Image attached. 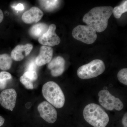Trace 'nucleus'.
<instances>
[{
	"instance_id": "f257e3e1",
	"label": "nucleus",
	"mask_w": 127,
	"mask_h": 127,
	"mask_svg": "<svg viewBox=\"0 0 127 127\" xmlns=\"http://www.w3.org/2000/svg\"><path fill=\"white\" fill-rule=\"evenodd\" d=\"M113 10V7L110 6L94 7L84 15L83 21L96 32H102L107 27Z\"/></svg>"
},
{
	"instance_id": "f03ea898",
	"label": "nucleus",
	"mask_w": 127,
	"mask_h": 127,
	"mask_svg": "<svg viewBox=\"0 0 127 127\" xmlns=\"http://www.w3.org/2000/svg\"><path fill=\"white\" fill-rule=\"evenodd\" d=\"M83 115L87 122L94 127H106L109 122L107 114L95 103L87 105L83 110Z\"/></svg>"
},
{
	"instance_id": "7ed1b4c3",
	"label": "nucleus",
	"mask_w": 127,
	"mask_h": 127,
	"mask_svg": "<svg viewBox=\"0 0 127 127\" xmlns=\"http://www.w3.org/2000/svg\"><path fill=\"white\" fill-rule=\"evenodd\" d=\"M42 93L44 98L53 106L57 108L63 107L65 98L59 85L53 81H49L43 85Z\"/></svg>"
},
{
	"instance_id": "20e7f679",
	"label": "nucleus",
	"mask_w": 127,
	"mask_h": 127,
	"mask_svg": "<svg viewBox=\"0 0 127 127\" xmlns=\"http://www.w3.org/2000/svg\"><path fill=\"white\" fill-rule=\"evenodd\" d=\"M105 68V64L103 61L95 59L80 66L77 70V75L81 79H91L102 74Z\"/></svg>"
},
{
	"instance_id": "39448f33",
	"label": "nucleus",
	"mask_w": 127,
	"mask_h": 127,
	"mask_svg": "<svg viewBox=\"0 0 127 127\" xmlns=\"http://www.w3.org/2000/svg\"><path fill=\"white\" fill-rule=\"evenodd\" d=\"M72 34L75 39L87 44L94 43L97 37L95 30L87 25H78L73 29Z\"/></svg>"
},
{
	"instance_id": "423d86ee",
	"label": "nucleus",
	"mask_w": 127,
	"mask_h": 127,
	"mask_svg": "<svg viewBox=\"0 0 127 127\" xmlns=\"http://www.w3.org/2000/svg\"><path fill=\"white\" fill-rule=\"evenodd\" d=\"M98 96L99 103L107 110L112 111L115 109L120 111L123 108V103L121 100L112 95L107 90L100 91Z\"/></svg>"
},
{
	"instance_id": "0eeeda50",
	"label": "nucleus",
	"mask_w": 127,
	"mask_h": 127,
	"mask_svg": "<svg viewBox=\"0 0 127 127\" xmlns=\"http://www.w3.org/2000/svg\"><path fill=\"white\" fill-rule=\"evenodd\" d=\"M37 110L41 117L47 123H54L57 118V112L52 104L46 101L39 104Z\"/></svg>"
},
{
	"instance_id": "6e6552de",
	"label": "nucleus",
	"mask_w": 127,
	"mask_h": 127,
	"mask_svg": "<svg viewBox=\"0 0 127 127\" xmlns=\"http://www.w3.org/2000/svg\"><path fill=\"white\" fill-rule=\"evenodd\" d=\"M56 26L55 24L50 25L47 32L38 39L39 43L50 47L59 45L61 42V39L56 34Z\"/></svg>"
},
{
	"instance_id": "1a4fd4ad",
	"label": "nucleus",
	"mask_w": 127,
	"mask_h": 127,
	"mask_svg": "<svg viewBox=\"0 0 127 127\" xmlns=\"http://www.w3.org/2000/svg\"><path fill=\"white\" fill-rule=\"evenodd\" d=\"M16 92L14 89L4 90L0 94V103L3 107L10 111L15 106L16 100Z\"/></svg>"
},
{
	"instance_id": "9d476101",
	"label": "nucleus",
	"mask_w": 127,
	"mask_h": 127,
	"mask_svg": "<svg viewBox=\"0 0 127 127\" xmlns=\"http://www.w3.org/2000/svg\"><path fill=\"white\" fill-rule=\"evenodd\" d=\"M65 60L61 56H58L51 61L48 65V68L51 71L53 77L61 76L63 73L65 68Z\"/></svg>"
},
{
	"instance_id": "9b49d317",
	"label": "nucleus",
	"mask_w": 127,
	"mask_h": 127,
	"mask_svg": "<svg viewBox=\"0 0 127 127\" xmlns=\"http://www.w3.org/2000/svg\"><path fill=\"white\" fill-rule=\"evenodd\" d=\"M43 15V12L40 9L36 7H33L24 12L22 18L25 23L32 24L40 20Z\"/></svg>"
},
{
	"instance_id": "f8f14e48",
	"label": "nucleus",
	"mask_w": 127,
	"mask_h": 127,
	"mask_svg": "<svg viewBox=\"0 0 127 127\" xmlns=\"http://www.w3.org/2000/svg\"><path fill=\"white\" fill-rule=\"evenodd\" d=\"M32 48V45L30 43L25 45H18L12 51L11 57L16 61H21L25 57L27 56L30 54Z\"/></svg>"
},
{
	"instance_id": "ddd939ff",
	"label": "nucleus",
	"mask_w": 127,
	"mask_h": 127,
	"mask_svg": "<svg viewBox=\"0 0 127 127\" xmlns=\"http://www.w3.org/2000/svg\"><path fill=\"white\" fill-rule=\"evenodd\" d=\"M53 49L48 46H43L40 49V53L35 59L37 65L41 66L49 63L52 59Z\"/></svg>"
},
{
	"instance_id": "4468645a",
	"label": "nucleus",
	"mask_w": 127,
	"mask_h": 127,
	"mask_svg": "<svg viewBox=\"0 0 127 127\" xmlns=\"http://www.w3.org/2000/svg\"><path fill=\"white\" fill-rule=\"evenodd\" d=\"M49 27L44 23H39L34 25L29 31L30 35L34 38H39L47 32Z\"/></svg>"
},
{
	"instance_id": "2eb2a0df",
	"label": "nucleus",
	"mask_w": 127,
	"mask_h": 127,
	"mask_svg": "<svg viewBox=\"0 0 127 127\" xmlns=\"http://www.w3.org/2000/svg\"><path fill=\"white\" fill-rule=\"evenodd\" d=\"M12 61L11 57L8 54L0 55V69L5 71L11 67Z\"/></svg>"
},
{
	"instance_id": "dca6fc26",
	"label": "nucleus",
	"mask_w": 127,
	"mask_h": 127,
	"mask_svg": "<svg viewBox=\"0 0 127 127\" xmlns=\"http://www.w3.org/2000/svg\"><path fill=\"white\" fill-rule=\"evenodd\" d=\"M40 5L43 9L48 11H52L59 6L60 1L53 0L39 1Z\"/></svg>"
},
{
	"instance_id": "f3484780",
	"label": "nucleus",
	"mask_w": 127,
	"mask_h": 127,
	"mask_svg": "<svg viewBox=\"0 0 127 127\" xmlns=\"http://www.w3.org/2000/svg\"><path fill=\"white\" fill-rule=\"evenodd\" d=\"M127 11V1L126 0L120 5L113 8V14L116 18L119 19L123 14Z\"/></svg>"
},
{
	"instance_id": "a211bd4d",
	"label": "nucleus",
	"mask_w": 127,
	"mask_h": 127,
	"mask_svg": "<svg viewBox=\"0 0 127 127\" xmlns=\"http://www.w3.org/2000/svg\"><path fill=\"white\" fill-rule=\"evenodd\" d=\"M117 77L120 82L127 86V68H123L120 70L118 73Z\"/></svg>"
},
{
	"instance_id": "6ab92c4d",
	"label": "nucleus",
	"mask_w": 127,
	"mask_h": 127,
	"mask_svg": "<svg viewBox=\"0 0 127 127\" xmlns=\"http://www.w3.org/2000/svg\"><path fill=\"white\" fill-rule=\"evenodd\" d=\"M20 81L27 89H32L34 88L32 82L24 75H22L20 78Z\"/></svg>"
},
{
	"instance_id": "aec40b11",
	"label": "nucleus",
	"mask_w": 127,
	"mask_h": 127,
	"mask_svg": "<svg viewBox=\"0 0 127 127\" xmlns=\"http://www.w3.org/2000/svg\"><path fill=\"white\" fill-rule=\"evenodd\" d=\"M23 75L32 82L36 81L38 78L37 73L35 71H26Z\"/></svg>"
},
{
	"instance_id": "412c9836",
	"label": "nucleus",
	"mask_w": 127,
	"mask_h": 127,
	"mask_svg": "<svg viewBox=\"0 0 127 127\" xmlns=\"http://www.w3.org/2000/svg\"><path fill=\"white\" fill-rule=\"evenodd\" d=\"M11 78V74L9 72L5 71L1 72H0V81H7Z\"/></svg>"
},
{
	"instance_id": "4be33fe9",
	"label": "nucleus",
	"mask_w": 127,
	"mask_h": 127,
	"mask_svg": "<svg viewBox=\"0 0 127 127\" xmlns=\"http://www.w3.org/2000/svg\"><path fill=\"white\" fill-rule=\"evenodd\" d=\"M36 64L35 61H32L28 64L27 67V71H35L36 68Z\"/></svg>"
},
{
	"instance_id": "5701e85b",
	"label": "nucleus",
	"mask_w": 127,
	"mask_h": 127,
	"mask_svg": "<svg viewBox=\"0 0 127 127\" xmlns=\"http://www.w3.org/2000/svg\"><path fill=\"white\" fill-rule=\"evenodd\" d=\"M122 122L124 127H127V113H126L123 117Z\"/></svg>"
},
{
	"instance_id": "b1692460",
	"label": "nucleus",
	"mask_w": 127,
	"mask_h": 127,
	"mask_svg": "<svg viewBox=\"0 0 127 127\" xmlns=\"http://www.w3.org/2000/svg\"><path fill=\"white\" fill-rule=\"evenodd\" d=\"M16 10L18 11H22L24 9V5L21 3H19L15 7Z\"/></svg>"
},
{
	"instance_id": "393cba45",
	"label": "nucleus",
	"mask_w": 127,
	"mask_h": 127,
	"mask_svg": "<svg viewBox=\"0 0 127 127\" xmlns=\"http://www.w3.org/2000/svg\"><path fill=\"white\" fill-rule=\"evenodd\" d=\"M4 18V15L3 12L1 9H0V23L2 22Z\"/></svg>"
},
{
	"instance_id": "a878e982",
	"label": "nucleus",
	"mask_w": 127,
	"mask_h": 127,
	"mask_svg": "<svg viewBox=\"0 0 127 127\" xmlns=\"http://www.w3.org/2000/svg\"><path fill=\"white\" fill-rule=\"evenodd\" d=\"M5 120L4 118L0 116V127L4 124Z\"/></svg>"
}]
</instances>
